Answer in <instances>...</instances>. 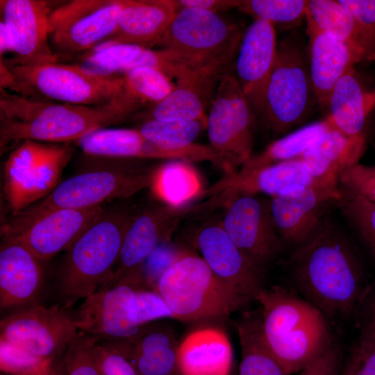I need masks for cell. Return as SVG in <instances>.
Returning <instances> with one entry per match:
<instances>
[{
  "mask_svg": "<svg viewBox=\"0 0 375 375\" xmlns=\"http://www.w3.org/2000/svg\"><path fill=\"white\" fill-rule=\"evenodd\" d=\"M52 362L23 348L0 340V367L12 375H48Z\"/></svg>",
  "mask_w": 375,
  "mask_h": 375,
  "instance_id": "41",
  "label": "cell"
},
{
  "mask_svg": "<svg viewBox=\"0 0 375 375\" xmlns=\"http://www.w3.org/2000/svg\"><path fill=\"white\" fill-rule=\"evenodd\" d=\"M263 337L289 374L299 372L333 343L326 316L308 301L275 285L260 292Z\"/></svg>",
  "mask_w": 375,
  "mask_h": 375,
  "instance_id": "3",
  "label": "cell"
},
{
  "mask_svg": "<svg viewBox=\"0 0 375 375\" xmlns=\"http://www.w3.org/2000/svg\"><path fill=\"white\" fill-rule=\"evenodd\" d=\"M133 308L140 326L162 319H174L163 298L153 290L135 289Z\"/></svg>",
  "mask_w": 375,
  "mask_h": 375,
  "instance_id": "45",
  "label": "cell"
},
{
  "mask_svg": "<svg viewBox=\"0 0 375 375\" xmlns=\"http://www.w3.org/2000/svg\"><path fill=\"white\" fill-rule=\"evenodd\" d=\"M3 62L14 76L10 89L12 92L41 101L80 106L104 105L118 96L124 82V74L96 77L86 74L74 63L22 65Z\"/></svg>",
  "mask_w": 375,
  "mask_h": 375,
  "instance_id": "7",
  "label": "cell"
},
{
  "mask_svg": "<svg viewBox=\"0 0 375 375\" xmlns=\"http://www.w3.org/2000/svg\"><path fill=\"white\" fill-rule=\"evenodd\" d=\"M222 221L230 239L259 269L264 271L277 256L282 241L270 211V200L257 194L236 195L227 201Z\"/></svg>",
  "mask_w": 375,
  "mask_h": 375,
  "instance_id": "14",
  "label": "cell"
},
{
  "mask_svg": "<svg viewBox=\"0 0 375 375\" xmlns=\"http://www.w3.org/2000/svg\"><path fill=\"white\" fill-rule=\"evenodd\" d=\"M331 129L326 119L304 126L269 144L253 155L238 170L249 172L279 162L301 159L306 151Z\"/></svg>",
  "mask_w": 375,
  "mask_h": 375,
  "instance_id": "36",
  "label": "cell"
},
{
  "mask_svg": "<svg viewBox=\"0 0 375 375\" xmlns=\"http://www.w3.org/2000/svg\"><path fill=\"white\" fill-rule=\"evenodd\" d=\"M244 31L219 13L181 7L158 45L175 51L201 67L234 62Z\"/></svg>",
  "mask_w": 375,
  "mask_h": 375,
  "instance_id": "10",
  "label": "cell"
},
{
  "mask_svg": "<svg viewBox=\"0 0 375 375\" xmlns=\"http://www.w3.org/2000/svg\"><path fill=\"white\" fill-rule=\"evenodd\" d=\"M322 184L308 172L301 159L285 161L249 172L238 170L226 174L208 191L219 203L242 194L263 193L272 197L294 185Z\"/></svg>",
  "mask_w": 375,
  "mask_h": 375,
  "instance_id": "26",
  "label": "cell"
},
{
  "mask_svg": "<svg viewBox=\"0 0 375 375\" xmlns=\"http://www.w3.org/2000/svg\"><path fill=\"white\" fill-rule=\"evenodd\" d=\"M124 0H72L51 11L49 42L57 57L80 56L117 29Z\"/></svg>",
  "mask_w": 375,
  "mask_h": 375,
  "instance_id": "12",
  "label": "cell"
},
{
  "mask_svg": "<svg viewBox=\"0 0 375 375\" xmlns=\"http://www.w3.org/2000/svg\"><path fill=\"white\" fill-rule=\"evenodd\" d=\"M305 20L311 83L317 105L324 109L338 81L360 60L346 44L321 31L308 12Z\"/></svg>",
  "mask_w": 375,
  "mask_h": 375,
  "instance_id": "27",
  "label": "cell"
},
{
  "mask_svg": "<svg viewBox=\"0 0 375 375\" xmlns=\"http://www.w3.org/2000/svg\"><path fill=\"white\" fill-rule=\"evenodd\" d=\"M109 165L85 170L60 182L44 199L12 215L1 227L3 238L17 236L28 226L51 212L83 209L103 202L126 199L145 188L159 164L140 159H115Z\"/></svg>",
  "mask_w": 375,
  "mask_h": 375,
  "instance_id": "4",
  "label": "cell"
},
{
  "mask_svg": "<svg viewBox=\"0 0 375 375\" xmlns=\"http://www.w3.org/2000/svg\"><path fill=\"white\" fill-rule=\"evenodd\" d=\"M201 177L192 162L168 160L153 172L149 189L161 203L183 207L203 193Z\"/></svg>",
  "mask_w": 375,
  "mask_h": 375,
  "instance_id": "33",
  "label": "cell"
},
{
  "mask_svg": "<svg viewBox=\"0 0 375 375\" xmlns=\"http://www.w3.org/2000/svg\"><path fill=\"white\" fill-rule=\"evenodd\" d=\"M207 121L201 120H144L138 131L151 142L169 149L187 148L193 144Z\"/></svg>",
  "mask_w": 375,
  "mask_h": 375,
  "instance_id": "38",
  "label": "cell"
},
{
  "mask_svg": "<svg viewBox=\"0 0 375 375\" xmlns=\"http://www.w3.org/2000/svg\"><path fill=\"white\" fill-rule=\"evenodd\" d=\"M1 21L6 26L14 57L8 64L33 65L58 62L49 42L51 11L41 0H1ZM3 60V59H2Z\"/></svg>",
  "mask_w": 375,
  "mask_h": 375,
  "instance_id": "19",
  "label": "cell"
},
{
  "mask_svg": "<svg viewBox=\"0 0 375 375\" xmlns=\"http://www.w3.org/2000/svg\"><path fill=\"white\" fill-rule=\"evenodd\" d=\"M340 185H294L270 199V211L282 241L294 247L305 241L337 204Z\"/></svg>",
  "mask_w": 375,
  "mask_h": 375,
  "instance_id": "15",
  "label": "cell"
},
{
  "mask_svg": "<svg viewBox=\"0 0 375 375\" xmlns=\"http://www.w3.org/2000/svg\"><path fill=\"white\" fill-rule=\"evenodd\" d=\"M234 62L208 65L176 80L172 91L153 108L143 112V120L207 121L223 76L232 70Z\"/></svg>",
  "mask_w": 375,
  "mask_h": 375,
  "instance_id": "21",
  "label": "cell"
},
{
  "mask_svg": "<svg viewBox=\"0 0 375 375\" xmlns=\"http://www.w3.org/2000/svg\"><path fill=\"white\" fill-rule=\"evenodd\" d=\"M365 144L366 137L350 138L331 128L306 151L301 160L316 181L339 186L342 174L358 164Z\"/></svg>",
  "mask_w": 375,
  "mask_h": 375,
  "instance_id": "30",
  "label": "cell"
},
{
  "mask_svg": "<svg viewBox=\"0 0 375 375\" xmlns=\"http://www.w3.org/2000/svg\"><path fill=\"white\" fill-rule=\"evenodd\" d=\"M360 338L375 345V297L370 303Z\"/></svg>",
  "mask_w": 375,
  "mask_h": 375,
  "instance_id": "51",
  "label": "cell"
},
{
  "mask_svg": "<svg viewBox=\"0 0 375 375\" xmlns=\"http://www.w3.org/2000/svg\"><path fill=\"white\" fill-rule=\"evenodd\" d=\"M78 333L73 313L38 302L21 307L0 322V340L51 362Z\"/></svg>",
  "mask_w": 375,
  "mask_h": 375,
  "instance_id": "13",
  "label": "cell"
},
{
  "mask_svg": "<svg viewBox=\"0 0 375 375\" xmlns=\"http://www.w3.org/2000/svg\"><path fill=\"white\" fill-rule=\"evenodd\" d=\"M341 181H361L375 184V165L367 166L358 163L346 170L340 177Z\"/></svg>",
  "mask_w": 375,
  "mask_h": 375,
  "instance_id": "50",
  "label": "cell"
},
{
  "mask_svg": "<svg viewBox=\"0 0 375 375\" xmlns=\"http://www.w3.org/2000/svg\"><path fill=\"white\" fill-rule=\"evenodd\" d=\"M178 360L182 375H231L232 345L222 328L202 326L192 331L179 343Z\"/></svg>",
  "mask_w": 375,
  "mask_h": 375,
  "instance_id": "29",
  "label": "cell"
},
{
  "mask_svg": "<svg viewBox=\"0 0 375 375\" xmlns=\"http://www.w3.org/2000/svg\"><path fill=\"white\" fill-rule=\"evenodd\" d=\"M42 260L15 239L0 251V306L19 308L37 303L44 284Z\"/></svg>",
  "mask_w": 375,
  "mask_h": 375,
  "instance_id": "24",
  "label": "cell"
},
{
  "mask_svg": "<svg viewBox=\"0 0 375 375\" xmlns=\"http://www.w3.org/2000/svg\"><path fill=\"white\" fill-rule=\"evenodd\" d=\"M137 211L128 206L103 209L67 251L59 281L64 309L93 294L111 277L124 235Z\"/></svg>",
  "mask_w": 375,
  "mask_h": 375,
  "instance_id": "5",
  "label": "cell"
},
{
  "mask_svg": "<svg viewBox=\"0 0 375 375\" xmlns=\"http://www.w3.org/2000/svg\"><path fill=\"white\" fill-rule=\"evenodd\" d=\"M48 375H57V374L51 371Z\"/></svg>",
  "mask_w": 375,
  "mask_h": 375,
  "instance_id": "54",
  "label": "cell"
},
{
  "mask_svg": "<svg viewBox=\"0 0 375 375\" xmlns=\"http://www.w3.org/2000/svg\"><path fill=\"white\" fill-rule=\"evenodd\" d=\"M344 187L356 190L375 201V184L361 181H341Z\"/></svg>",
  "mask_w": 375,
  "mask_h": 375,
  "instance_id": "52",
  "label": "cell"
},
{
  "mask_svg": "<svg viewBox=\"0 0 375 375\" xmlns=\"http://www.w3.org/2000/svg\"><path fill=\"white\" fill-rule=\"evenodd\" d=\"M177 3L179 8H197L219 13L238 8L242 0H178Z\"/></svg>",
  "mask_w": 375,
  "mask_h": 375,
  "instance_id": "49",
  "label": "cell"
},
{
  "mask_svg": "<svg viewBox=\"0 0 375 375\" xmlns=\"http://www.w3.org/2000/svg\"><path fill=\"white\" fill-rule=\"evenodd\" d=\"M72 153L69 143L30 140L10 152L4 165L3 193L12 215L53 191Z\"/></svg>",
  "mask_w": 375,
  "mask_h": 375,
  "instance_id": "9",
  "label": "cell"
},
{
  "mask_svg": "<svg viewBox=\"0 0 375 375\" xmlns=\"http://www.w3.org/2000/svg\"><path fill=\"white\" fill-rule=\"evenodd\" d=\"M156 291L174 319L184 322L226 317L249 303L218 278L200 255L186 248L162 275Z\"/></svg>",
  "mask_w": 375,
  "mask_h": 375,
  "instance_id": "6",
  "label": "cell"
},
{
  "mask_svg": "<svg viewBox=\"0 0 375 375\" xmlns=\"http://www.w3.org/2000/svg\"><path fill=\"white\" fill-rule=\"evenodd\" d=\"M135 288L120 280L104 283L73 313L78 330L97 342H117L138 333L133 308Z\"/></svg>",
  "mask_w": 375,
  "mask_h": 375,
  "instance_id": "16",
  "label": "cell"
},
{
  "mask_svg": "<svg viewBox=\"0 0 375 375\" xmlns=\"http://www.w3.org/2000/svg\"><path fill=\"white\" fill-rule=\"evenodd\" d=\"M179 9L174 0H124L118 25L104 46L125 43L158 45Z\"/></svg>",
  "mask_w": 375,
  "mask_h": 375,
  "instance_id": "28",
  "label": "cell"
},
{
  "mask_svg": "<svg viewBox=\"0 0 375 375\" xmlns=\"http://www.w3.org/2000/svg\"><path fill=\"white\" fill-rule=\"evenodd\" d=\"M195 248L212 272L249 303L263 290L264 271L257 267L225 232L222 221L204 223L195 232Z\"/></svg>",
  "mask_w": 375,
  "mask_h": 375,
  "instance_id": "17",
  "label": "cell"
},
{
  "mask_svg": "<svg viewBox=\"0 0 375 375\" xmlns=\"http://www.w3.org/2000/svg\"><path fill=\"white\" fill-rule=\"evenodd\" d=\"M342 355L333 343L319 356L299 372V375H340Z\"/></svg>",
  "mask_w": 375,
  "mask_h": 375,
  "instance_id": "48",
  "label": "cell"
},
{
  "mask_svg": "<svg viewBox=\"0 0 375 375\" xmlns=\"http://www.w3.org/2000/svg\"><path fill=\"white\" fill-rule=\"evenodd\" d=\"M131 117L118 96L104 105L80 106L31 99L0 88L1 149L27 140L46 143L77 141Z\"/></svg>",
  "mask_w": 375,
  "mask_h": 375,
  "instance_id": "2",
  "label": "cell"
},
{
  "mask_svg": "<svg viewBox=\"0 0 375 375\" xmlns=\"http://www.w3.org/2000/svg\"><path fill=\"white\" fill-rule=\"evenodd\" d=\"M288 267L301 297L326 317L351 316L370 290L357 253L330 215L294 247Z\"/></svg>",
  "mask_w": 375,
  "mask_h": 375,
  "instance_id": "1",
  "label": "cell"
},
{
  "mask_svg": "<svg viewBox=\"0 0 375 375\" xmlns=\"http://www.w3.org/2000/svg\"><path fill=\"white\" fill-rule=\"evenodd\" d=\"M340 375H375V345L360 338L342 365Z\"/></svg>",
  "mask_w": 375,
  "mask_h": 375,
  "instance_id": "46",
  "label": "cell"
},
{
  "mask_svg": "<svg viewBox=\"0 0 375 375\" xmlns=\"http://www.w3.org/2000/svg\"><path fill=\"white\" fill-rule=\"evenodd\" d=\"M374 94H375V91H374Z\"/></svg>",
  "mask_w": 375,
  "mask_h": 375,
  "instance_id": "55",
  "label": "cell"
},
{
  "mask_svg": "<svg viewBox=\"0 0 375 375\" xmlns=\"http://www.w3.org/2000/svg\"><path fill=\"white\" fill-rule=\"evenodd\" d=\"M95 339L78 332L67 348L64 366L67 375H99L92 352Z\"/></svg>",
  "mask_w": 375,
  "mask_h": 375,
  "instance_id": "43",
  "label": "cell"
},
{
  "mask_svg": "<svg viewBox=\"0 0 375 375\" xmlns=\"http://www.w3.org/2000/svg\"><path fill=\"white\" fill-rule=\"evenodd\" d=\"M375 107L374 92H365L353 67L338 81L329 97L326 118L331 128L350 138L366 137V119Z\"/></svg>",
  "mask_w": 375,
  "mask_h": 375,
  "instance_id": "31",
  "label": "cell"
},
{
  "mask_svg": "<svg viewBox=\"0 0 375 375\" xmlns=\"http://www.w3.org/2000/svg\"><path fill=\"white\" fill-rule=\"evenodd\" d=\"M307 12L321 31L346 44L360 62L375 58L374 48L353 16L338 0H308Z\"/></svg>",
  "mask_w": 375,
  "mask_h": 375,
  "instance_id": "32",
  "label": "cell"
},
{
  "mask_svg": "<svg viewBox=\"0 0 375 375\" xmlns=\"http://www.w3.org/2000/svg\"><path fill=\"white\" fill-rule=\"evenodd\" d=\"M123 76L118 97L131 116L143 108L147 110L156 106L174 86L167 76L148 66L133 68Z\"/></svg>",
  "mask_w": 375,
  "mask_h": 375,
  "instance_id": "35",
  "label": "cell"
},
{
  "mask_svg": "<svg viewBox=\"0 0 375 375\" xmlns=\"http://www.w3.org/2000/svg\"><path fill=\"white\" fill-rule=\"evenodd\" d=\"M92 352L99 375H140L112 343L94 342Z\"/></svg>",
  "mask_w": 375,
  "mask_h": 375,
  "instance_id": "44",
  "label": "cell"
},
{
  "mask_svg": "<svg viewBox=\"0 0 375 375\" xmlns=\"http://www.w3.org/2000/svg\"><path fill=\"white\" fill-rule=\"evenodd\" d=\"M181 249L170 240L160 244L140 265V289L156 290L159 279L172 264Z\"/></svg>",
  "mask_w": 375,
  "mask_h": 375,
  "instance_id": "42",
  "label": "cell"
},
{
  "mask_svg": "<svg viewBox=\"0 0 375 375\" xmlns=\"http://www.w3.org/2000/svg\"><path fill=\"white\" fill-rule=\"evenodd\" d=\"M308 3L306 0H242L238 9L274 27L290 28L305 19Z\"/></svg>",
  "mask_w": 375,
  "mask_h": 375,
  "instance_id": "39",
  "label": "cell"
},
{
  "mask_svg": "<svg viewBox=\"0 0 375 375\" xmlns=\"http://www.w3.org/2000/svg\"><path fill=\"white\" fill-rule=\"evenodd\" d=\"M201 206L202 204L174 207L160 203L138 210L124 235L112 274L105 283H116L142 265L160 244L170 240L182 219Z\"/></svg>",
  "mask_w": 375,
  "mask_h": 375,
  "instance_id": "18",
  "label": "cell"
},
{
  "mask_svg": "<svg viewBox=\"0 0 375 375\" xmlns=\"http://www.w3.org/2000/svg\"><path fill=\"white\" fill-rule=\"evenodd\" d=\"M355 18L375 49V0H338Z\"/></svg>",
  "mask_w": 375,
  "mask_h": 375,
  "instance_id": "47",
  "label": "cell"
},
{
  "mask_svg": "<svg viewBox=\"0 0 375 375\" xmlns=\"http://www.w3.org/2000/svg\"><path fill=\"white\" fill-rule=\"evenodd\" d=\"M277 44L274 26L255 19L244 31L235 58V76L256 117L261 119Z\"/></svg>",
  "mask_w": 375,
  "mask_h": 375,
  "instance_id": "20",
  "label": "cell"
},
{
  "mask_svg": "<svg viewBox=\"0 0 375 375\" xmlns=\"http://www.w3.org/2000/svg\"><path fill=\"white\" fill-rule=\"evenodd\" d=\"M157 322L141 326L138 333L126 340L110 343L140 375H182L176 334L168 324Z\"/></svg>",
  "mask_w": 375,
  "mask_h": 375,
  "instance_id": "25",
  "label": "cell"
},
{
  "mask_svg": "<svg viewBox=\"0 0 375 375\" xmlns=\"http://www.w3.org/2000/svg\"><path fill=\"white\" fill-rule=\"evenodd\" d=\"M8 52H12V42L9 32L3 22H0V55L1 58Z\"/></svg>",
  "mask_w": 375,
  "mask_h": 375,
  "instance_id": "53",
  "label": "cell"
},
{
  "mask_svg": "<svg viewBox=\"0 0 375 375\" xmlns=\"http://www.w3.org/2000/svg\"><path fill=\"white\" fill-rule=\"evenodd\" d=\"M103 210L101 206L55 210L33 222L17 236L9 239L18 240L44 261L62 251H67Z\"/></svg>",
  "mask_w": 375,
  "mask_h": 375,
  "instance_id": "23",
  "label": "cell"
},
{
  "mask_svg": "<svg viewBox=\"0 0 375 375\" xmlns=\"http://www.w3.org/2000/svg\"><path fill=\"white\" fill-rule=\"evenodd\" d=\"M241 348L239 375H290L267 345L260 312H248L237 323Z\"/></svg>",
  "mask_w": 375,
  "mask_h": 375,
  "instance_id": "34",
  "label": "cell"
},
{
  "mask_svg": "<svg viewBox=\"0 0 375 375\" xmlns=\"http://www.w3.org/2000/svg\"><path fill=\"white\" fill-rule=\"evenodd\" d=\"M315 103L308 60L299 43L287 38L277 44L262 119L273 133L286 135L304 122Z\"/></svg>",
  "mask_w": 375,
  "mask_h": 375,
  "instance_id": "8",
  "label": "cell"
},
{
  "mask_svg": "<svg viewBox=\"0 0 375 375\" xmlns=\"http://www.w3.org/2000/svg\"><path fill=\"white\" fill-rule=\"evenodd\" d=\"M85 154L98 158L140 160H181L203 162L206 151L202 144L180 149L160 147L146 139L138 128H102L77 140Z\"/></svg>",
  "mask_w": 375,
  "mask_h": 375,
  "instance_id": "22",
  "label": "cell"
},
{
  "mask_svg": "<svg viewBox=\"0 0 375 375\" xmlns=\"http://www.w3.org/2000/svg\"><path fill=\"white\" fill-rule=\"evenodd\" d=\"M256 116L233 70L222 78L207 117L209 146L226 174L237 171L252 156Z\"/></svg>",
  "mask_w": 375,
  "mask_h": 375,
  "instance_id": "11",
  "label": "cell"
},
{
  "mask_svg": "<svg viewBox=\"0 0 375 375\" xmlns=\"http://www.w3.org/2000/svg\"><path fill=\"white\" fill-rule=\"evenodd\" d=\"M147 49L132 44H112L80 56L74 62L86 74L100 78L122 76L133 68Z\"/></svg>",
  "mask_w": 375,
  "mask_h": 375,
  "instance_id": "37",
  "label": "cell"
},
{
  "mask_svg": "<svg viewBox=\"0 0 375 375\" xmlns=\"http://www.w3.org/2000/svg\"><path fill=\"white\" fill-rule=\"evenodd\" d=\"M340 190L337 208L356 228L375 258V201L341 185Z\"/></svg>",
  "mask_w": 375,
  "mask_h": 375,
  "instance_id": "40",
  "label": "cell"
}]
</instances>
